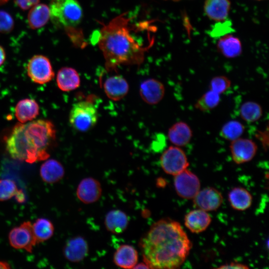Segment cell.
<instances>
[{
    "mask_svg": "<svg viewBox=\"0 0 269 269\" xmlns=\"http://www.w3.org/2000/svg\"><path fill=\"white\" fill-rule=\"evenodd\" d=\"M144 262L150 269H173L184 262L192 244L181 225L169 218L154 223L141 238Z\"/></svg>",
    "mask_w": 269,
    "mask_h": 269,
    "instance_id": "1",
    "label": "cell"
},
{
    "mask_svg": "<svg viewBox=\"0 0 269 269\" xmlns=\"http://www.w3.org/2000/svg\"><path fill=\"white\" fill-rule=\"evenodd\" d=\"M131 17L128 12L113 18L99 33L98 45L108 71L121 65H139L148 48L133 33Z\"/></svg>",
    "mask_w": 269,
    "mask_h": 269,
    "instance_id": "2",
    "label": "cell"
},
{
    "mask_svg": "<svg viewBox=\"0 0 269 269\" xmlns=\"http://www.w3.org/2000/svg\"><path fill=\"white\" fill-rule=\"evenodd\" d=\"M56 131L49 120L16 124L6 140V149L13 159L30 163L44 160L56 141Z\"/></svg>",
    "mask_w": 269,
    "mask_h": 269,
    "instance_id": "3",
    "label": "cell"
},
{
    "mask_svg": "<svg viewBox=\"0 0 269 269\" xmlns=\"http://www.w3.org/2000/svg\"><path fill=\"white\" fill-rule=\"evenodd\" d=\"M49 8L51 21L59 28L71 29L83 18V9L77 0H51Z\"/></svg>",
    "mask_w": 269,
    "mask_h": 269,
    "instance_id": "4",
    "label": "cell"
},
{
    "mask_svg": "<svg viewBox=\"0 0 269 269\" xmlns=\"http://www.w3.org/2000/svg\"><path fill=\"white\" fill-rule=\"evenodd\" d=\"M98 111L94 104L89 101L75 103L70 112L69 121L76 130L85 132L92 129L97 124Z\"/></svg>",
    "mask_w": 269,
    "mask_h": 269,
    "instance_id": "5",
    "label": "cell"
},
{
    "mask_svg": "<svg viewBox=\"0 0 269 269\" xmlns=\"http://www.w3.org/2000/svg\"><path fill=\"white\" fill-rule=\"evenodd\" d=\"M160 162L163 170L173 176L187 169L189 165L185 152L180 147L175 145L170 146L164 151Z\"/></svg>",
    "mask_w": 269,
    "mask_h": 269,
    "instance_id": "6",
    "label": "cell"
},
{
    "mask_svg": "<svg viewBox=\"0 0 269 269\" xmlns=\"http://www.w3.org/2000/svg\"><path fill=\"white\" fill-rule=\"evenodd\" d=\"M26 68L28 77L37 84L47 83L54 77L50 61L42 55H35L32 57L27 63Z\"/></svg>",
    "mask_w": 269,
    "mask_h": 269,
    "instance_id": "7",
    "label": "cell"
},
{
    "mask_svg": "<svg viewBox=\"0 0 269 269\" xmlns=\"http://www.w3.org/2000/svg\"><path fill=\"white\" fill-rule=\"evenodd\" d=\"M32 225L30 221H25L10 230L8 238L11 247L32 252L33 247L37 244Z\"/></svg>",
    "mask_w": 269,
    "mask_h": 269,
    "instance_id": "8",
    "label": "cell"
},
{
    "mask_svg": "<svg viewBox=\"0 0 269 269\" xmlns=\"http://www.w3.org/2000/svg\"><path fill=\"white\" fill-rule=\"evenodd\" d=\"M174 176V186L180 197L193 199L200 190L198 177L187 168Z\"/></svg>",
    "mask_w": 269,
    "mask_h": 269,
    "instance_id": "9",
    "label": "cell"
},
{
    "mask_svg": "<svg viewBox=\"0 0 269 269\" xmlns=\"http://www.w3.org/2000/svg\"><path fill=\"white\" fill-rule=\"evenodd\" d=\"M258 150L256 143L251 139L240 137L231 141L230 150L232 159L236 164L251 161Z\"/></svg>",
    "mask_w": 269,
    "mask_h": 269,
    "instance_id": "10",
    "label": "cell"
},
{
    "mask_svg": "<svg viewBox=\"0 0 269 269\" xmlns=\"http://www.w3.org/2000/svg\"><path fill=\"white\" fill-rule=\"evenodd\" d=\"M193 199L195 207L207 212L217 210L223 201L221 193L216 188L211 187L200 190Z\"/></svg>",
    "mask_w": 269,
    "mask_h": 269,
    "instance_id": "11",
    "label": "cell"
},
{
    "mask_svg": "<svg viewBox=\"0 0 269 269\" xmlns=\"http://www.w3.org/2000/svg\"><path fill=\"white\" fill-rule=\"evenodd\" d=\"M102 192L101 184L97 179L92 177H86L79 183L76 195L82 202L91 204L100 199Z\"/></svg>",
    "mask_w": 269,
    "mask_h": 269,
    "instance_id": "12",
    "label": "cell"
},
{
    "mask_svg": "<svg viewBox=\"0 0 269 269\" xmlns=\"http://www.w3.org/2000/svg\"><path fill=\"white\" fill-rule=\"evenodd\" d=\"M139 93L144 102L149 105H155L163 98L165 87L160 81L155 79H148L141 83Z\"/></svg>",
    "mask_w": 269,
    "mask_h": 269,
    "instance_id": "13",
    "label": "cell"
},
{
    "mask_svg": "<svg viewBox=\"0 0 269 269\" xmlns=\"http://www.w3.org/2000/svg\"><path fill=\"white\" fill-rule=\"evenodd\" d=\"M89 246L86 240L81 236L70 239L65 245L63 253L65 258L71 262L82 261L87 256Z\"/></svg>",
    "mask_w": 269,
    "mask_h": 269,
    "instance_id": "14",
    "label": "cell"
},
{
    "mask_svg": "<svg viewBox=\"0 0 269 269\" xmlns=\"http://www.w3.org/2000/svg\"><path fill=\"white\" fill-rule=\"evenodd\" d=\"M103 88L107 97L115 101L124 98L129 90L128 82L121 75L108 78L104 83Z\"/></svg>",
    "mask_w": 269,
    "mask_h": 269,
    "instance_id": "15",
    "label": "cell"
},
{
    "mask_svg": "<svg viewBox=\"0 0 269 269\" xmlns=\"http://www.w3.org/2000/svg\"><path fill=\"white\" fill-rule=\"evenodd\" d=\"M211 216L204 210L197 209L188 212L184 217V224L192 233H200L205 230L211 222Z\"/></svg>",
    "mask_w": 269,
    "mask_h": 269,
    "instance_id": "16",
    "label": "cell"
},
{
    "mask_svg": "<svg viewBox=\"0 0 269 269\" xmlns=\"http://www.w3.org/2000/svg\"><path fill=\"white\" fill-rule=\"evenodd\" d=\"M192 135L190 127L183 121L174 123L169 128L167 133L168 139L173 145L180 147L190 142Z\"/></svg>",
    "mask_w": 269,
    "mask_h": 269,
    "instance_id": "17",
    "label": "cell"
},
{
    "mask_svg": "<svg viewBox=\"0 0 269 269\" xmlns=\"http://www.w3.org/2000/svg\"><path fill=\"white\" fill-rule=\"evenodd\" d=\"M114 262L123 269H133L138 261V253L136 249L129 245H122L114 255Z\"/></svg>",
    "mask_w": 269,
    "mask_h": 269,
    "instance_id": "18",
    "label": "cell"
},
{
    "mask_svg": "<svg viewBox=\"0 0 269 269\" xmlns=\"http://www.w3.org/2000/svg\"><path fill=\"white\" fill-rule=\"evenodd\" d=\"M56 83L58 88L64 92L71 91L80 85V78L77 71L68 67L61 68L58 72Z\"/></svg>",
    "mask_w": 269,
    "mask_h": 269,
    "instance_id": "19",
    "label": "cell"
},
{
    "mask_svg": "<svg viewBox=\"0 0 269 269\" xmlns=\"http://www.w3.org/2000/svg\"><path fill=\"white\" fill-rule=\"evenodd\" d=\"M39 107L37 102L32 99L20 100L16 105L15 116L20 123H25L34 119L39 114Z\"/></svg>",
    "mask_w": 269,
    "mask_h": 269,
    "instance_id": "20",
    "label": "cell"
},
{
    "mask_svg": "<svg viewBox=\"0 0 269 269\" xmlns=\"http://www.w3.org/2000/svg\"><path fill=\"white\" fill-rule=\"evenodd\" d=\"M64 174L63 165L54 159L47 160L40 168V175L42 180L48 183H54L60 181Z\"/></svg>",
    "mask_w": 269,
    "mask_h": 269,
    "instance_id": "21",
    "label": "cell"
},
{
    "mask_svg": "<svg viewBox=\"0 0 269 269\" xmlns=\"http://www.w3.org/2000/svg\"><path fill=\"white\" fill-rule=\"evenodd\" d=\"M230 6L229 0H206L204 10L210 19L220 21L227 18Z\"/></svg>",
    "mask_w": 269,
    "mask_h": 269,
    "instance_id": "22",
    "label": "cell"
},
{
    "mask_svg": "<svg viewBox=\"0 0 269 269\" xmlns=\"http://www.w3.org/2000/svg\"><path fill=\"white\" fill-rule=\"evenodd\" d=\"M128 224V217L122 210H112L106 215L105 225L107 230L111 233L117 234L122 233L127 229Z\"/></svg>",
    "mask_w": 269,
    "mask_h": 269,
    "instance_id": "23",
    "label": "cell"
},
{
    "mask_svg": "<svg viewBox=\"0 0 269 269\" xmlns=\"http://www.w3.org/2000/svg\"><path fill=\"white\" fill-rule=\"evenodd\" d=\"M228 200L231 207L235 210L244 211L249 208L253 202L251 194L245 188L236 187L228 193Z\"/></svg>",
    "mask_w": 269,
    "mask_h": 269,
    "instance_id": "24",
    "label": "cell"
},
{
    "mask_svg": "<svg viewBox=\"0 0 269 269\" xmlns=\"http://www.w3.org/2000/svg\"><path fill=\"white\" fill-rule=\"evenodd\" d=\"M49 18V6L43 3H38L30 8L27 15L28 24L33 29L44 26Z\"/></svg>",
    "mask_w": 269,
    "mask_h": 269,
    "instance_id": "25",
    "label": "cell"
},
{
    "mask_svg": "<svg viewBox=\"0 0 269 269\" xmlns=\"http://www.w3.org/2000/svg\"><path fill=\"white\" fill-rule=\"evenodd\" d=\"M218 51L227 58H235L242 52V45L238 38L232 35L222 36L217 44Z\"/></svg>",
    "mask_w": 269,
    "mask_h": 269,
    "instance_id": "26",
    "label": "cell"
},
{
    "mask_svg": "<svg viewBox=\"0 0 269 269\" xmlns=\"http://www.w3.org/2000/svg\"><path fill=\"white\" fill-rule=\"evenodd\" d=\"M34 236L37 244L49 239L53 235L54 228L48 219L40 218L32 225Z\"/></svg>",
    "mask_w": 269,
    "mask_h": 269,
    "instance_id": "27",
    "label": "cell"
},
{
    "mask_svg": "<svg viewBox=\"0 0 269 269\" xmlns=\"http://www.w3.org/2000/svg\"><path fill=\"white\" fill-rule=\"evenodd\" d=\"M241 118L247 123H254L258 121L262 116L263 109L261 106L254 101H247L242 104L239 110Z\"/></svg>",
    "mask_w": 269,
    "mask_h": 269,
    "instance_id": "28",
    "label": "cell"
},
{
    "mask_svg": "<svg viewBox=\"0 0 269 269\" xmlns=\"http://www.w3.org/2000/svg\"><path fill=\"white\" fill-rule=\"evenodd\" d=\"M220 101V95L209 90L197 100L194 107L201 112H209L217 107Z\"/></svg>",
    "mask_w": 269,
    "mask_h": 269,
    "instance_id": "29",
    "label": "cell"
},
{
    "mask_svg": "<svg viewBox=\"0 0 269 269\" xmlns=\"http://www.w3.org/2000/svg\"><path fill=\"white\" fill-rule=\"evenodd\" d=\"M245 130V127L242 123L237 120H231L226 122L222 127L220 134L224 139L232 141L241 137Z\"/></svg>",
    "mask_w": 269,
    "mask_h": 269,
    "instance_id": "30",
    "label": "cell"
},
{
    "mask_svg": "<svg viewBox=\"0 0 269 269\" xmlns=\"http://www.w3.org/2000/svg\"><path fill=\"white\" fill-rule=\"evenodd\" d=\"M14 181L9 179H0V201L7 200L18 192Z\"/></svg>",
    "mask_w": 269,
    "mask_h": 269,
    "instance_id": "31",
    "label": "cell"
},
{
    "mask_svg": "<svg viewBox=\"0 0 269 269\" xmlns=\"http://www.w3.org/2000/svg\"><path fill=\"white\" fill-rule=\"evenodd\" d=\"M231 86V81L225 76L213 77L209 83V90L220 95L228 90Z\"/></svg>",
    "mask_w": 269,
    "mask_h": 269,
    "instance_id": "32",
    "label": "cell"
},
{
    "mask_svg": "<svg viewBox=\"0 0 269 269\" xmlns=\"http://www.w3.org/2000/svg\"><path fill=\"white\" fill-rule=\"evenodd\" d=\"M234 31L231 22L226 20L215 24L209 32L210 35L213 37H220Z\"/></svg>",
    "mask_w": 269,
    "mask_h": 269,
    "instance_id": "33",
    "label": "cell"
},
{
    "mask_svg": "<svg viewBox=\"0 0 269 269\" xmlns=\"http://www.w3.org/2000/svg\"><path fill=\"white\" fill-rule=\"evenodd\" d=\"M14 21L9 14L0 10V32L6 33L10 32L13 28Z\"/></svg>",
    "mask_w": 269,
    "mask_h": 269,
    "instance_id": "34",
    "label": "cell"
},
{
    "mask_svg": "<svg viewBox=\"0 0 269 269\" xmlns=\"http://www.w3.org/2000/svg\"><path fill=\"white\" fill-rule=\"evenodd\" d=\"M40 0H14L15 4L22 10H27L39 3Z\"/></svg>",
    "mask_w": 269,
    "mask_h": 269,
    "instance_id": "35",
    "label": "cell"
},
{
    "mask_svg": "<svg viewBox=\"0 0 269 269\" xmlns=\"http://www.w3.org/2000/svg\"><path fill=\"white\" fill-rule=\"evenodd\" d=\"M257 138L262 142L263 147L265 149H268L269 145V129L258 131L256 134Z\"/></svg>",
    "mask_w": 269,
    "mask_h": 269,
    "instance_id": "36",
    "label": "cell"
},
{
    "mask_svg": "<svg viewBox=\"0 0 269 269\" xmlns=\"http://www.w3.org/2000/svg\"><path fill=\"white\" fill-rule=\"evenodd\" d=\"M218 269H248V267L245 265L237 263H231L228 264H226L218 268Z\"/></svg>",
    "mask_w": 269,
    "mask_h": 269,
    "instance_id": "37",
    "label": "cell"
},
{
    "mask_svg": "<svg viewBox=\"0 0 269 269\" xmlns=\"http://www.w3.org/2000/svg\"><path fill=\"white\" fill-rule=\"evenodd\" d=\"M5 59V53L2 47L0 46V66L4 62Z\"/></svg>",
    "mask_w": 269,
    "mask_h": 269,
    "instance_id": "38",
    "label": "cell"
},
{
    "mask_svg": "<svg viewBox=\"0 0 269 269\" xmlns=\"http://www.w3.org/2000/svg\"><path fill=\"white\" fill-rule=\"evenodd\" d=\"M149 266L145 263H141L136 264L133 269H149Z\"/></svg>",
    "mask_w": 269,
    "mask_h": 269,
    "instance_id": "39",
    "label": "cell"
},
{
    "mask_svg": "<svg viewBox=\"0 0 269 269\" xmlns=\"http://www.w3.org/2000/svg\"><path fill=\"white\" fill-rule=\"evenodd\" d=\"M9 268V264L7 262L0 260V269H7Z\"/></svg>",
    "mask_w": 269,
    "mask_h": 269,
    "instance_id": "40",
    "label": "cell"
},
{
    "mask_svg": "<svg viewBox=\"0 0 269 269\" xmlns=\"http://www.w3.org/2000/svg\"><path fill=\"white\" fill-rule=\"evenodd\" d=\"M8 0H0V5L4 4L6 2H7Z\"/></svg>",
    "mask_w": 269,
    "mask_h": 269,
    "instance_id": "41",
    "label": "cell"
},
{
    "mask_svg": "<svg viewBox=\"0 0 269 269\" xmlns=\"http://www.w3.org/2000/svg\"></svg>",
    "mask_w": 269,
    "mask_h": 269,
    "instance_id": "42",
    "label": "cell"
}]
</instances>
